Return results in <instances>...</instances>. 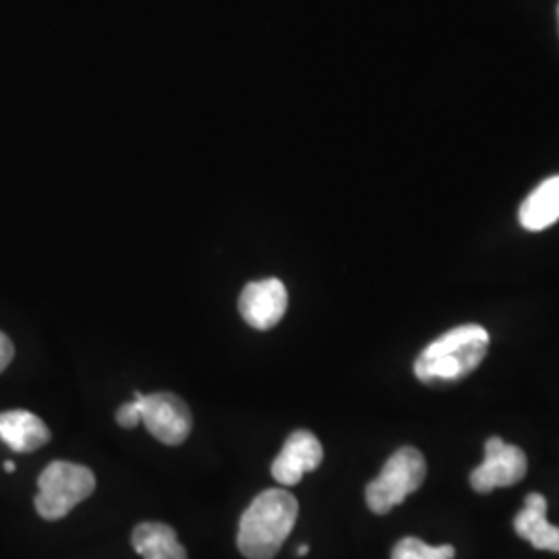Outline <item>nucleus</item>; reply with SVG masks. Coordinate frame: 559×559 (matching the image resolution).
I'll use <instances>...</instances> for the list:
<instances>
[{
  "mask_svg": "<svg viewBox=\"0 0 559 559\" xmlns=\"http://www.w3.org/2000/svg\"><path fill=\"white\" fill-rule=\"evenodd\" d=\"M299 519V501L286 489H265L240 516L237 547L247 559H274Z\"/></svg>",
  "mask_w": 559,
  "mask_h": 559,
  "instance_id": "obj_1",
  "label": "nucleus"
},
{
  "mask_svg": "<svg viewBox=\"0 0 559 559\" xmlns=\"http://www.w3.org/2000/svg\"><path fill=\"white\" fill-rule=\"evenodd\" d=\"M489 348V332L477 325H459L433 340L415 360V376L423 383L459 381L479 367Z\"/></svg>",
  "mask_w": 559,
  "mask_h": 559,
  "instance_id": "obj_2",
  "label": "nucleus"
},
{
  "mask_svg": "<svg viewBox=\"0 0 559 559\" xmlns=\"http://www.w3.org/2000/svg\"><path fill=\"white\" fill-rule=\"evenodd\" d=\"M94 491L96 475L92 468L67 460H55L38 477V496L34 500L36 512L44 520L64 519Z\"/></svg>",
  "mask_w": 559,
  "mask_h": 559,
  "instance_id": "obj_3",
  "label": "nucleus"
},
{
  "mask_svg": "<svg viewBox=\"0 0 559 559\" xmlns=\"http://www.w3.org/2000/svg\"><path fill=\"white\" fill-rule=\"evenodd\" d=\"M427 477V462L417 448L404 445L394 452L380 475L365 489V500L373 514H388L415 493Z\"/></svg>",
  "mask_w": 559,
  "mask_h": 559,
  "instance_id": "obj_4",
  "label": "nucleus"
},
{
  "mask_svg": "<svg viewBox=\"0 0 559 559\" xmlns=\"http://www.w3.org/2000/svg\"><path fill=\"white\" fill-rule=\"evenodd\" d=\"M141 423L156 440L166 445H180L191 436L193 417L189 406L170 392H156V394H141Z\"/></svg>",
  "mask_w": 559,
  "mask_h": 559,
  "instance_id": "obj_5",
  "label": "nucleus"
},
{
  "mask_svg": "<svg viewBox=\"0 0 559 559\" xmlns=\"http://www.w3.org/2000/svg\"><path fill=\"white\" fill-rule=\"evenodd\" d=\"M528 460L519 445L501 438H489L485 443V460L473 471L471 485L477 493H489L500 487H512L526 477Z\"/></svg>",
  "mask_w": 559,
  "mask_h": 559,
  "instance_id": "obj_6",
  "label": "nucleus"
},
{
  "mask_svg": "<svg viewBox=\"0 0 559 559\" xmlns=\"http://www.w3.org/2000/svg\"><path fill=\"white\" fill-rule=\"evenodd\" d=\"M286 307L288 293L278 278L251 282L240 293V316L255 330H272L274 325H278L286 313Z\"/></svg>",
  "mask_w": 559,
  "mask_h": 559,
  "instance_id": "obj_7",
  "label": "nucleus"
},
{
  "mask_svg": "<svg viewBox=\"0 0 559 559\" xmlns=\"http://www.w3.org/2000/svg\"><path fill=\"white\" fill-rule=\"evenodd\" d=\"M323 462V448L320 440L311 433L299 429L288 436L278 456L272 462V475L284 487H293L300 483L307 473L320 468Z\"/></svg>",
  "mask_w": 559,
  "mask_h": 559,
  "instance_id": "obj_8",
  "label": "nucleus"
},
{
  "mask_svg": "<svg viewBox=\"0 0 559 559\" xmlns=\"http://www.w3.org/2000/svg\"><path fill=\"white\" fill-rule=\"evenodd\" d=\"M0 441L17 454H29L50 441V429L29 411H4L0 413Z\"/></svg>",
  "mask_w": 559,
  "mask_h": 559,
  "instance_id": "obj_9",
  "label": "nucleus"
},
{
  "mask_svg": "<svg viewBox=\"0 0 559 559\" xmlns=\"http://www.w3.org/2000/svg\"><path fill=\"white\" fill-rule=\"evenodd\" d=\"M514 531L535 549L559 554V526L547 520V500L540 493L526 496L524 508L514 519Z\"/></svg>",
  "mask_w": 559,
  "mask_h": 559,
  "instance_id": "obj_10",
  "label": "nucleus"
},
{
  "mask_svg": "<svg viewBox=\"0 0 559 559\" xmlns=\"http://www.w3.org/2000/svg\"><path fill=\"white\" fill-rule=\"evenodd\" d=\"M131 543L143 559H189L175 528L164 522H141L131 535Z\"/></svg>",
  "mask_w": 559,
  "mask_h": 559,
  "instance_id": "obj_11",
  "label": "nucleus"
},
{
  "mask_svg": "<svg viewBox=\"0 0 559 559\" xmlns=\"http://www.w3.org/2000/svg\"><path fill=\"white\" fill-rule=\"evenodd\" d=\"M520 224L539 233L559 221V175L540 182L539 187L522 201L519 212Z\"/></svg>",
  "mask_w": 559,
  "mask_h": 559,
  "instance_id": "obj_12",
  "label": "nucleus"
},
{
  "mask_svg": "<svg viewBox=\"0 0 559 559\" xmlns=\"http://www.w3.org/2000/svg\"><path fill=\"white\" fill-rule=\"evenodd\" d=\"M456 549L452 545L431 547L417 537H404L392 549V559H454Z\"/></svg>",
  "mask_w": 559,
  "mask_h": 559,
  "instance_id": "obj_13",
  "label": "nucleus"
},
{
  "mask_svg": "<svg viewBox=\"0 0 559 559\" xmlns=\"http://www.w3.org/2000/svg\"><path fill=\"white\" fill-rule=\"evenodd\" d=\"M117 423L122 429H135L141 423V402L140 396L135 394L133 402L122 404L117 411Z\"/></svg>",
  "mask_w": 559,
  "mask_h": 559,
  "instance_id": "obj_14",
  "label": "nucleus"
},
{
  "mask_svg": "<svg viewBox=\"0 0 559 559\" xmlns=\"http://www.w3.org/2000/svg\"><path fill=\"white\" fill-rule=\"evenodd\" d=\"M15 357V346L7 334L0 332V373L11 365V360Z\"/></svg>",
  "mask_w": 559,
  "mask_h": 559,
  "instance_id": "obj_15",
  "label": "nucleus"
},
{
  "mask_svg": "<svg viewBox=\"0 0 559 559\" xmlns=\"http://www.w3.org/2000/svg\"><path fill=\"white\" fill-rule=\"evenodd\" d=\"M15 468H17L15 462H4V471H7V473H15Z\"/></svg>",
  "mask_w": 559,
  "mask_h": 559,
  "instance_id": "obj_16",
  "label": "nucleus"
},
{
  "mask_svg": "<svg viewBox=\"0 0 559 559\" xmlns=\"http://www.w3.org/2000/svg\"><path fill=\"white\" fill-rule=\"evenodd\" d=\"M297 554H299V556H307V554H309V545H300L299 549H297Z\"/></svg>",
  "mask_w": 559,
  "mask_h": 559,
  "instance_id": "obj_17",
  "label": "nucleus"
},
{
  "mask_svg": "<svg viewBox=\"0 0 559 559\" xmlns=\"http://www.w3.org/2000/svg\"><path fill=\"white\" fill-rule=\"evenodd\" d=\"M558 21H559V7H558Z\"/></svg>",
  "mask_w": 559,
  "mask_h": 559,
  "instance_id": "obj_18",
  "label": "nucleus"
}]
</instances>
